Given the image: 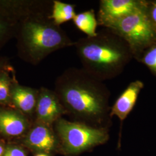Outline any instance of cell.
<instances>
[{
  "mask_svg": "<svg viewBox=\"0 0 156 156\" xmlns=\"http://www.w3.org/2000/svg\"><path fill=\"white\" fill-rule=\"evenodd\" d=\"M53 90L66 112L76 119L74 122L104 128L102 124L111 117L110 93L102 81L82 68L69 67L56 78Z\"/></svg>",
  "mask_w": 156,
  "mask_h": 156,
  "instance_id": "obj_1",
  "label": "cell"
},
{
  "mask_svg": "<svg viewBox=\"0 0 156 156\" xmlns=\"http://www.w3.org/2000/svg\"><path fill=\"white\" fill-rule=\"evenodd\" d=\"M50 15L35 14L19 23L15 38L17 56L23 62L37 66L51 53L74 45L75 42L50 19Z\"/></svg>",
  "mask_w": 156,
  "mask_h": 156,
  "instance_id": "obj_2",
  "label": "cell"
},
{
  "mask_svg": "<svg viewBox=\"0 0 156 156\" xmlns=\"http://www.w3.org/2000/svg\"><path fill=\"white\" fill-rule=\"evenodd\" d=\"M76 54L82 69L93 77L103 81L116 76L127 62L129 49L120 38L108 29L94 37H86L75 42Z\"/></svg>",
  "mask_w": 156,
  "mask_h": 156,
  "instance_id": "obj_3",
  "label": "cell"
},
{
  "mask_svg": "<svg viewBox=\"0 0 156 156\" xmlns=\"http://www.w3.org/2000/svg\"><path fill=\"white\" fill-rule=\"evenodd\" d=\"M105 27L124 39L132 51H140L156 44V25L151 19L147 6Z\"/></svg>",
  "mask_w": 156,
  "mask_h": 156,
  "instance_id": "obj_4",
  "label": "cell"
},
{
  "mask_svg": "<svg viewBox=\"0 0 156 156\" xmlns=\"http://www.w3.org/2000/svg\"><path fill=\"white\" fill-rule=\"evenodd\" d=\"M55 124L56 132L67 153L78 154L105 143L109 139L106 128L95 127L85 123L62 118Z\"/></svg>",
  "mask_w": 156,
  "mask_h": 156,
  "instance_id": "obj_5",
  "label": "cell"
},
{
  "mask_svg": "<svg viewBox=\"0 0 156 156\" xmlns=\"http://www.w3.org/2000/svg\"><path fill=\"white\" fill-rule=\"evenodd\" d=\"M147 3L136 0H101L98 23L105 27L112 23L147 6Z\"/></svg>",
  "mask_w": 156,
  "mask_h": 156,
  "instance_id": "obj_6",
  "label": "cell"
},
{
  "mask_svg": "<svg viewBox=\"0 0 156 156\" xmlns=\"http://www.w3.org/2000/svg\"><path fill=\"white\" fill-rule=\"evenodd\" d=\"M64 113L65 109L53 90L45 87L39 89L35 111V123L51 127Z\"/></svg>",
  "mask_w": 156,
  "mask_h": 156,
  "instance_id": "obj_7",
  "label": "cell"
},
{
  "mask_svg": "<svg viewBox=\"0 0 156 156\" xmlns=\"http://www.w3.org/2000/svg\"><path fill=\"white\" fill-rule=\"evenodd\" d=\"M30 124L28 117L11 107L0 106V135L16 138L28 132Z\"/></svg>",
  "mask_w": 156,
  "mask_h": 156,
  "instance_id": "obj_8",
  "label": "cell"
},
{
  "mask_svg": "<svg viewBox=\"0 0 156 156\" xmlns=\"http://www.w3.org/2000/svg\"><path fill=\"white\" fill-rule=\"evenodd\" d=\"M39 89L19 83L16 76L13 78L11 87L12 108L22 112L27 117L35 114Z\"/></svg>",
  "mask_w": 156,
  "mask_h": 156,
  "instance_id": "obj_9",
  "label": "cell"
},
{
  "mask_svg": "<svg viewBox=\"0 0 156 156\" xmlns=\"http://www.w3.org/2000/svg\"><path fill=\"white\" fill-rule=\"evenodd\" d=\"M50 126L35 123L30 128L24 139L29 148L40 153H49L56 146V136Z\"/></svg>",
  "mask_w": 156,
  "mask_h": 156,
  "instance_id": "obj_10",
  "label": "cell"
},
{
  "mask_svg": "<svg viewBox=\"0 0 156 156\" xmlns=\"http://www.w3.org/2000/svg\"><path fill=\"white\" fill-rule=\"evenodd\" d=\"M144 86V83L140 80H135L129 84L112 106L111 117L116 116L121 123L124 121L133 109Z\"/></svg>",
  "mask_w": 156,
  "mask_h": 156,
  "instance_id": "obj_11",
  "label": "cell"
},
{
  "mask_svg": "<svg viewBox=\"0 0 156 156\" xmlns=\"http://www.w3.org/2000/svg\"><path fill=\"white\" fill-rule=\"evenodd\" d=\"M75 26L87 35V37L97 36V28L98 24L94 11L93 9L76 14L73 19Z\"/></svg>",
  "mask_w": 156,
  "mask_h": 156,
  "instance_id": "obj_12",
  "label": "cell"
},
{
  "mask_svg": "<svg viewBox=\"0 0 156 156\" xmlns=\"http://www.w3.org/2000/svg\"><path fill=\"white\" fill-rule=\"evenodd\" d=\"M75 5L62 2L59 0H53V5L50 19L56 25L60 26L64 23L73 20L76 12Z\"/></svg>",
  "mask_w": 156,
  "mask_h": 156,
  "instance_id": "obj_13",
  "label": "cell"
},
{
  "mask_svg": "<svg viewBox=\"0 0 156 156\" xmlns=\"http://www.w3.org/2000/svg\"><path fill=\"white\" fill-rule=\"evenodd\" d=\"M19 23L0 9V50L15 38Z\"/></svg>",
  "mask_w": 156,
  "mask_h": 156,
  "instance_id": "obj_14",
  "label": "cell"
},
{
  "mask_svg": "<svg viewBox=\"0 0 156 156\" xmlns=\"http://www.w3.org/2000/svg\"><path fill=\"white\" fill-rule=\"evenodd\" d=\"M16 71L13 67L0 73V106L11 107V87Z\"/></svg>",
  "mask_w": 156,
  "mask_h": 156,
  "instance_id": "obj_15",
  "label": "cell"
},
{
  "mask_svg": "<svg viewBox=\"0 0 156 156\" xmlns=\"http://www.w3.org/2000/svg\"><path fill=\"white\" fill-rule=\"evenodd\" d=\"M142 62L156 75V44L146 51L143 56Z\"/></svg>",
  "mask_w": 156,
  "mask_h": 156,
  "instance_id": "obj_16",
  "label": "cell"
},
{
  "mask_svg": "<svg viewBox=\"0 0 156 156\" xmlns=\"http://www.w3.org/2000/svg\"><path fill=\"white\" fill-rule=\"evenodd\" d=\"M2 156H27L22 147L16 145H8L5 147Z\"/></svg>",
  "mask_w": 156,
  "mask_h": 156,
  "instance_id": "obj_17",
  "label": "cell"
},
{
  "mask_svg": "<svg viewBox=\"0 0 156 156\" xmlns=\"http://www.w3.org/2000/svg\"><path fill=\"white\" fill-rule=\"evenodd\" d=\"M13 67L11 64L8 57L6 56H0V73Z\"/></svg>",
  "mask_w": 156,
  "mask_h": 156,
  "instance_id": "obj_18",
  "label": "cell"
},
{
  "mask_svg": "<svg viewBox=\"0 0 156 156\" xmlns=\"http://www.w3.org/2000/svg\"><path fill=\"white\" fill-rule=\"evenodd\" d=\"M150 16L152 21L156 25V2L153 4V5L151 7V12H149Z\"/></svg>",
  "mask_w": 156,
  "mask_h": 156,
  "instance_id": "obj_19",
  "label": "cell"
},
{
  "mask_svg": "<svg viewBox=\"0 0 156 156\" xmlns=\"http://www.w3.org/2000/svg\"><path fill=\"white\" fill-rule=\"evenodd\" d=\"M5 147L6 146H5L3 144L0 142V156H3L4 151L5 149Z\"/></svg>",
  "mask_w": 156,
  "mask_h": 156,
  "instance_id": "obj_20",
  "label": "cell"
},
{
  "mask_svg": "<svg viewBox=\"0 0 156 156\" xmlns=\"http://www.w3.org/2000/svg\"><path fill=\"white\" fill-rule=\"evenodd\" d=\"M35 156H49L48 155L47 153H39L38 154H37Z\"/></svg>",
  "mask_w": 156,
  "mask_h": 156,
  "instance_id": "obj_21",
  "label": "cell"
}]
</instances>
